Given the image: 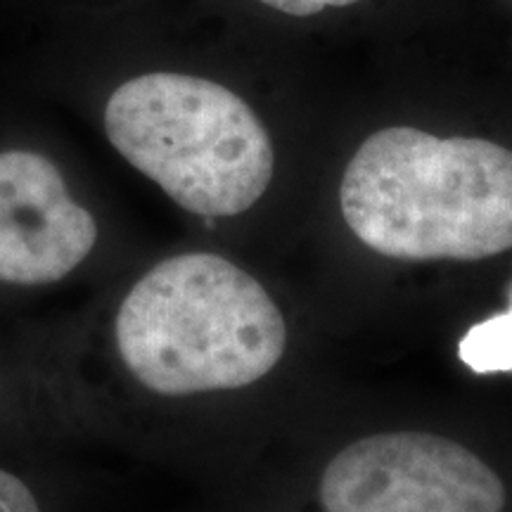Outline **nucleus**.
Masks as SVG:
<instances>
[{
    "label": "nucleus",
    "mask_w": 512,
    "mask_h": 512,
    "mask_svg": "<svg viewBox=\"0 0 512 512\" xmlns=\"http://www.w3.org/2000/svg\"><path fill=\"white\" fill-rule=\"evenodd\" d=\"M306 55L240 36L221 69L152 67L126 76L102 107L105 136L181 209L207 223L235 219L264 202L280 171L278 136L252 83Z\"/></svg>",
    "instance_id": "1"
},
{
    "label": "nucleus",
    "mask_w": 512,
    "mask_h": 512,
    "mask_svg": "<svg viewBox=\"0 0 512 512\" xmlns=\"http://www.w3.org/2000/svg\"><path fill=\"white\" fill-rule=\"evenodd\" d=\"M344 223L399 261H479L512 249V147L418 119L368 128L337 176Z\"/></svg>",
    "instance_id": "2"
},
{
    "label": "nucleus",
    "mask_w": 512,
    "mask_h": 512,
    "mask_svg": "<svg viewBox=\"0 0 512 512\" xmlns=\"http://www.w3.org/2000/svg\"><path fill=\"white\" fill-rule=\"evenodd\" d=\"M114 344L124 368L159 396L242 389L278 366L283 313L245 268L211 252L152 266L121 299Z\"/></svg>",
    "instance_id": "3"
},
{
    "label": "nucleus",
    "mask_w": 512,
    "mask_h": 512,
    "mask_svg": "<svg viewBox=\"0 0 512 512\" xmlns=\"http://www.w3.org/2000/svg\"><path fill=\"white\" fill-rule=\"evenodd\" d=\"M318 498L325 512H503L505 486L458 441L387 432L342 448Z\"/></svg>",
    "instance_id": "4"
},
{
    "label": "nucleus",
    "mask_w": 512,
    "mask_h": 512,
    "mask_svg": "<svg viewBox=\"0 0 512 512\" xmlns=\"http://www.w3.org/2000/svg\"><path fill=\"white\" fill-rule=\"evenodd\" d=\"M98 235L91 209L74 200L53 159L0 152V283H60L91 256Z\"/></svg>",
    "instance_id": "5"
},
{
    "label": "nucleus",
    "mask_w": 512,
    "mask_h": 512,
    "mask_svg": "<svg viewBox=\"0 0 512 512\" xmlns=\"http://www.w3.org/2000/svg\"><path fill=\"white\" fill-rule=\"evenodd\" d=\"M458 358L472 373H512V292L508 311L475 323L458 342Z\"/></svg>",
    "instance_id": "6"
},
{
    "label": "nucleus",
    "mask_w": 512,
    "mask_h": 512,
    "mask_svg": "<svg viewBox=\"0 0 512 512\" xmlns=\"http://www.w3.org/2000/svg\"><path fill=\"white\" fill-rule=\"evenodd\" d=\"M0 512H41L31 486L5 467H0Z\"/></svg>",
    "instance_id": "7"
},
{
    "label": "nucleus",
    "mask_w": 512,
    "mask_h": 512,
    "mask_svg": "<svg viewBox=\"0 0 512 512\" xmlns=\"http://www.w3.org/2000/svg\"><path fill=\"white\" fill-rule=\"evenodd\" d=\"M467 3H470V8L475 3H489V5H494L496 10H501V12H510L512 15V0H467Z\"/></svg>",
    "instance_id": "8"
}]
</instances>
